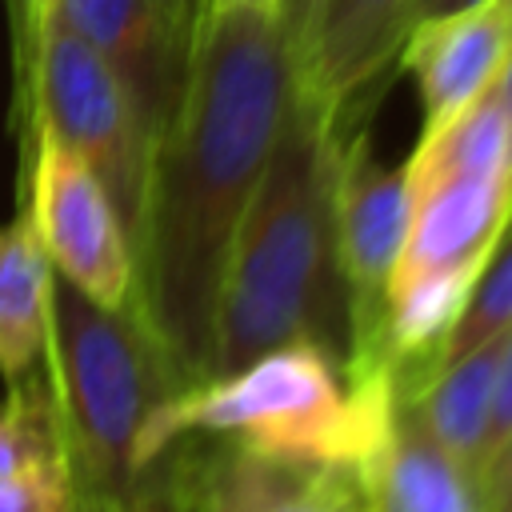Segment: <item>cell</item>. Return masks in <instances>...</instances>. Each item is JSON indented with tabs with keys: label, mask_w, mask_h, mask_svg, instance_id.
Listing matches in <instances>:
<instances>
[{
	"label": "cell",
	"mask_w": 512,
	"mask_h": 512,
	"mask_svg": "<svg viewBox=\"0 0 512 512\" xmlns=\"http://www.w3.org/2000/svg\"><path fill=\"white\" fill-rule=\"evenodd\" d=\"M292 60L272 16H208L176 112L160 128L132 228V304L180 388L208 376L224 268L272 156Z\"/></svg>",
	"instance_id": "1"
},
{
	"label": "cell",
	"mask_w": 512,
	"mask_h": 512,
	"mask_svg": "<svg viewBox=\"0 0 512 512\" xmlns=\"http://www.w3.org/2000/svg\"><path fill=\"white\" fill-rule=\"evenodd\" d=\"M340 132L344 128L304 92H288L272 156L224 268L208 376L232 372L292 340H312L344 360L332 336L336 320L348 336L332 228Z\"/></svg>",
	"instance_id": "2"
},
{
	"label": "cell",
	"mask_w": 512,
	"mask_h": 512,
	"mask_svg": "<svg viewBox=\"0 0 512 512\" xmlns=\"http://www.w3.org/2000/svg\"><path fill=\"white\" fill-rule=\"evenodd\" d=\"M400 384L384 368H348L312 340H292L248 364L168 396L144 432V472L188 436L252 448L264 456L356 472L384 440Z\"/></svg>",
	"instance_id": "3"
},
{
	"label": "cell",
	"mask_w": 512,
	"mask_h": 512,
	"mask_svg": "<svg viewBox=\"0 0 512 512\" xmlns=\"http://www.w3.org/2000/svg\"><path fill=\"white\" fill-rule=\"evenodd\" d=\"M44 376L56 400L76 512H120L156 484L140 448L180 380L136 304L104 308L52 276Z\"/></svg>",
	"instance_id": "4"
},
{
	"label": "cell",
	"mask_w": 512,
	"mask_h": 512,
	"mask_svg": "<svg viewBox=\"0 0 512 512\" xmlns=\"http://www.w3.org/2000/svg\"><path fill=\"white\" fill-rule=\"evenodd\" d=\"M16 104L24 136L44 128L100 176L132 236L152 156L148 132L116 72L56 12L40 36L16 52Z\"/></svg>",
	"instance_id": "5"
},
{
	"label": "cell",
	"mask_w": 512,
	"mask_h": 512,
	"mask_svg": "<svg viewBox=\"0 0 512 512\" xmlns=\"http://www.w3.org/2000/svg\"><path fill=\"white\" fill-rule=\"evenodd\" d=\"M24 208L60 280L92 304H132V236L100 176L44 128L24 136Z\"/></svg>",
	"instance_id": "6"
},
{
	"label": "cell",
	"mask_w": 512,
	"mask_h": 512,
	"mask_svg": "<svg viewBox=\"0 0 512 512\" xmlns=\"http://www.w3.org/2000/svg\"><path fill=\"white\" fill-rule=\"evenodd\" d=\"M332 228H336V268L344 284V320H348L344 364H360L372 352L384 296L412 228L408 160L404 164L380 160L368 132L356 136L340 132L336 172H332Z\"/></svg>",
	"instance_id": "7"
},
{
	"label": "cell",
	"mask_w": 512,
	"mask_h": 512,
	"mask_svg": "<svg viewBox=\"0 0 512 512\" xmlns=\"http://www.w3.org/2000/svg\"><path fill=\"white\" fill-rule=\"evenodd\" d=\"M512 48V0H476L424 16L400 44V68L420 96V140L488 92Z\"/></svg>",
	"instance_id": "8"
},
{
	"label": "cell",
	"mask_w": 512,
	"mask_h": 512,
	"mask_svg": "<svg viewBox=\"0 0 512 512\" xmlns=\"http://www.w3.org/2000/svg\"><path fill=\"white\" fill-rule=\"evenodd\" d=\"M420 0H320V12L292 56V88L344 124L380 72L400 56Z\"/></svg>",
	"instance_id": "9"
},
{
	"label": "cell",
	"mask_w": 512,
	"mask_h": 512,
	"mask_svg": "<svg viewBox=\"0 0 512 512\" xmlns=\"http://www.w3.org/2000/svg\"><path fill=\"white\" fill-rule=\"evenodd\" d=\"M212 444L208 456L180 468V480H168L172 504L180 500L188 512H364L356 472Z\"/></svg>",
	"instance_id": "10"
},
{
	"label": "cell",
	"mask_w": 512,
	"mask_h": 512,
	"mask_svg": "<svg viewBox=\"0 0 512 512\" xmlns=\"http://www.w3.org/2000/svg\"><path fill=\"white\" fill-rule=\"evenodd\" d=\"M412 228L400 272L484 268L512 224V172L440 168L412 172Z\"/></svg>",
	"instance_id": "11"
},
{
	"label": "cell",
	"mask_w": 512,
	"mask_h": 512,
	"mask_svg": "<svg viewBox=\"0 0 512 512\" xmlns=\"http://www.w3.org/2000/svg\"><path fill=\"white\" fill-rule=\"evenodd\" d=\"M56 16L116 72L132 96L148 144H156L188 80V64L180 60L156 0H60Z\"/></svg>",
	"instance_id": "12"
},
{
	"label": "cell",
	"mask_w": 512,
	"mask_h": 512,
	"mask_svg": "<svg viewBox=\"0 0 512 512\" xmlns=\"http://www.w3.org/2000/svg\"><path fill=\"white\" fill-rule=\"evenodd\" d=\"M364 512H484L480 472L456 460L400 392L384 440L360 468Z\"/></svg>",
	"instance_id": "13"
},
{
	"label": "cell",
	"mask_w": 512,
	"mask_h": 512,
	"mask_svg": "<svg viewBox=\"0 0 512 512\" xmlns=\"http://www.w3.org/2000/svg\"><path fill=\"white\" fill-rule=\"evenodd\" d=\"M52 264L28 208L0 224V380L40 368L52 324Z\"/></svg>",
	"instance_id": "14"
},
{
	"label": "cell",
	"mask_w": 512,
	"mask_h": 512,
	"mask_svg": "<svg viewBox=\"0 0 512 512\" xmlns=\"http://www.w3.org/2000/svg\"><path fill=\"white\" fill-rule=\"evenodd\" d=\"M504 336L484 340L452 360H444L412 396L416 416L424 428L468 468H484L492 444V404H496V376H500Z\"/></svg>",
	"instance_id": "15"
},
{
	"label": "cell",
	"mask_w": 512,
	"mask_h": 512,
	"mask_svg": "<svg viewBox=\"0 0 512 512\" xmlns=\"http://www.w3.org/2000/svg\"><path fill=\"white\" fill-rule=\"evenodd\" d=\"M36 464H68L56 400L40 368L12 380L8 392L0 396V476Z\"/></svg>",
	"instance_id": "16"
},
{
	"label": "cell",
	"mask_w": 512,
	"mask_h": 512,
	"mask_svg": "<svg viewBox=\"0 0 512 512\" xmlns=\"http://www.w3.org/2000/svg\"><path fill=\"white\" fill-rule=\"evenodd\" d=\"M508 328H512V224L504 228L496 252L488 256V264H484V272H480V280H476V288H472V296H468V304L452 328L444 360H452V356H460L484 340H496Z\"/></svg>",
	"instance_id": "17"
},
{
	"label": "cell",
	"mask_w": 512,
	"mask_h": 512,
	"mask_svg": "<svg viewBox=\"0 0 512 512\" xmlns=\"http://www.w3.org/2000/svg\"><path fill=\"white\" fill-rule=\"evenodd\" d=\"M0 512H76L68 464H36L0 476Z\"/></svg>",
	"instance_id": "18"
},
{
	"label": "cell",
	"mask_w": 512,
	"mask_h": 512,
	"mask_svg": "<svg viewBox=\"0 0 512 512\" xmlns=\"http://www.w3.org/2000/svg\"><path fill=\"white\" fill-rule=\"evenodd\" d=\"M168 32H172V44L180 52V60L192 68V56H196V44H200V32L208 24V0H156Z\"/></svg>",
	"instance_id": "19"
},
{
	"label": "cell",
	"mask_w": 512,
	"mask_h": 512,
	"mask_svg": "<svg viewBox=\"0 0 512 512\" xmlns=\"http://www.w3.org/2000/svg\"><path fill=\"white\" fill-rule=\"evenodd\" d=\"M484 512H512V432L500 436L480 468Z\"/></svg>",
	"instance_id": "20"
},
{
	"label": "cell",
	"mask_w": 512,
	"mask_h": 512,
	"mask_svg": "<svg viewBox=\"0 0 512 512\" xmlns=\"http://www.w3.org/2000/svg\"><path fill=\"white\" fill-rule=\"evenodd\" d=\"M512 432V328L504 332V352H500V376H496V404H492V444ZM488 444V452H492ZM488 460V456H484Z\"/></svg>",
	"instance_id": "21"
},
{
	"label": "cell",
	"mask_w": 512,
	"mask_h": 512,
	"mask_svg": "<svg viewBox=\"0 0 512 512\" xmlns=\"http://www.w3.org/2000/svg\"><path fill=\"white\" fill-rule=\"evenodd\" d=\"M316 12H320V0H284V8H280V28H284L288 60L300 52V44H304V36H308Z\"/></svg>",
	"instance_id": "22"
},
{
	"label": "cell",
	"mask_w": 512,
	"mask_h": 512,
	"mask_svg": "<svg viewBox=\"0 0 512 512\" xmlns=\"http://www.w3.org/2000/svg\"><path fill=\"white\" fill-rule=\"evenodd\" d=\"M56 4L60 0H16V52H24L40 36V28L52 20Z\"/></svg>",
	"instance_id": "23"
},
{
	"label": "cell",
	"mask_w": 512,
	"mask_h": 512,
	"mask_svg": "<svg viewBox=\"0 0 512 512\" xmlns=\"http://www.w3.org/2000/svg\"><path fill=\"white\" fill-rule=\"evenodd\" d=\"M280 8H284V0H208V16L248 12V16H272V20H280Z\"/></svg>",
	"instance_id": "24"
},
{
	"label": "cell",
	"mask_w": 512,
	"mask_h": 512,
	"mask_svg": "<svg viewBox=\"0 0 512 512\" xmlns=\"http://www.w3.org/2000/svg\"><path fill=\"white\" fill-rule=\"evenodd\" d=\"M468 4H476V0H420L416 20H424V16H440V12H452V8H468Z\"/></svg>",
	"instance_id": "25"
},
{
	"label": "cell",
	"mask_w": 512,
	"mask_h": 512,
	"mask_svg": "<svg viewBox=\"0 0 512 512\" xmlns=\"http://www.w3.org/2000/svg\"><path fill=\"white\" fill-rule=\"evenodd\" d=\"M120 512H164V496H160V488H152L148 496H140L136 504H128V508H120Z\"/></svg>",
	"instance_id": "26"
},
{
	"label": "cell",
	"mask_w": 512,
	"mask_h": 512,
	"mask_svg": "<svg viewBox=\"0 0 512 512\" xmlns=\"http://www.w3.org/2000/svg\"><path fill=\"white\" fill-rule=\"evenodd\" d=\"M500 92H504V100H508V108H512V48H508V60H504V72H500Z\"/></svg>",
	"instance_id": "27"
}]
</instances>
